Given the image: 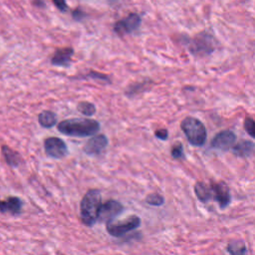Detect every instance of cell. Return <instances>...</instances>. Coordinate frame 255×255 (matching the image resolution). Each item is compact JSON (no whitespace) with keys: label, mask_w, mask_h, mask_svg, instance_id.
Instances as JSON below:
<instances>
[{"label":"cell","mask_w":255,"mask_h":255,"mask_svg":"<svg viewBox=\"0 0 255 255\" xmlns=\"http://www.w3.org/2000/svg\"><path fill=\"white\" fill-rule=\"evenodd\" d=\"M77 110L84 116L87 117H92L96 113V106L94 104H92L90 102H80L77 106Z\"/></svg>","instance_id":"d6986e66"},{"label":"cell","mask_w":255,"mask_h":255,"mask_svg":"<svg viewBox=\"0 0 255 255\" xmlns=\"http://www.w3.org/2000/svg\"><path fill=\"white\" fill-rule=\"evenodd\" d=\"M141 23H142V19H141L140 15H137L136 13H132L128 17L116 23L114 26V30L116 33L120 34V35L129 34L140 27Z\"/></svg>","instance_id":"9c48e42d"},{"label":"cell","mask_w":255,"mask_h":255,"mask_svg":"<svg viewBox=\"0 0 255 255\" xmlns=\"http://www.w3.org/2000/svg\"><path fill=\"white\" fill-rule=\"evenodd\" d=\"M146 201L148 204L153 206H160L165 202V198L163 196L158 194H151L146 197Z\"/></svg>","instance_id":"ffe728a7"},{"label":"cell","mask_w":255,"mask_h":255,"mask_svg":"<svg viewBox=\"0 0 255 255\" xmlns=\"http://www.w3.org/2000/svg\"><path fill=\"white\" fill-rule=\"evenodd\" d=\"M121 1H122V0H109V3L111 5H114V4H117L118 2H121Z\"/></svg>","instance_id":"83f0119b"},{"label":"cell","mask_w":255,"mask_h":255,"mask_svg":"<svg viewBox=\"0 0 255 255\" xmlns=\"http://www.w3.org/2000/svg\"><path fill=\"white\" fill-rule=\"evenodd\" d=\"M44 150L46 155L56 159L63 158L68 155V148L66 143L56 137L46 138L44 141Z\"/></svg>","instance_id":"8992f818"},{"label":"cell","mask_w":255,"mask_h":255,"mask_svg":"<svg viewBox=\"0 0 255 255\" xmlns=\"http://www.w3.org/2000/svg\"><path fill=\"white\" fill-rule=\"evenodd\" d=\"M155 136L159 138L160 141H166L169 137V132L166 129H159L155 132Z\"/></svg>","instance_id":"d4e9b609"},{"label":"cell","mask_w":255,"mask_h":255,"mask_svg":"<svg viewBox=\"0 0 255 255\" xmlns=\"http://www.w3.org/2000/svg\"><path fill=\"white\" fill-rule=\"evenodd\" d=\"M141 225V218L137 216H132L124 221L107 222L108 234L114 237H122L131 231L137 229Z\"/></svg>","instance_id":"5b68a950"},{"label":"cell","mask_w":255,"mask_h":255,"mask_svg":"<svg viewBox=\"0 0 255 255\" xmlns=\"http://www.w3.org/2000/svg\"><path fill=\"white\" fill-rule=\"evenodd\" d=\"M244 130L253 138H255V121L251 118H246L244 121Z\"/></svg>","instance_id":"7402d4cb"},{"label":"cell","mask_w":255,"mask_h":255,"mask_svg":"<svg viewBox=\"0 0 255 255\" xmlns=\"http://www.w3.org/2000/svg\"><path fill=\"white\" fill-rule=\"evenodd\" d=\"M23 205L24 203L20 197L10 196L5 200H0V213L16 216L22 212Z\"/></svg>","instance_id":"7c38bea8"},{"label":"cell","mask_w":255,"mask_h":255,"mask_svg":"<svg viewBox=\"0 0 255 255\" xmlns=\"http://www.w3.org/2000/svg\"><path fill=\"white\" fill-rule=\"evenodd\" d=\"M1 153L6 161V164L9 167L18 168L21 165L22 158H21L20 155L17 152H15L14 150H12L11 148H9L7 146H2Z\"/></svg>","instance_id":"9a60e30c"},{"label":"cell","mask_w":255,"mask_h":255,"mask_svg":"<svg viewBox=\"0 0 255 255\" xmlns=\"http://www.w3.org/2000/svg\"><path fill=\"white\" fill-rule=\"evenodd\" d=\"M210 185L212 189L213 194V199L216 200L221 210H225V208L229 205L231 201V195L228 185L223 181H210Z\"/></svg>","instance_id":"52a82bcc"},{"label":"cell","mask_w":255,"mask_h":255,"mask_svg":"<svg viewBox=\"0 0 255 255\" xmlns=\"http://www.w3.org/2000/svg\"><path fill=\"white\" fill-rule=\"evenodd\" d=\"M229 255H246L247 248L245 243L242 240H235L228 243L226 247Z\"/></svg>","instance_id":"ac0fdd59"},{"label":"cell","mask_w":255,"mask_h":255,"mask_svg":"<svg viewBox=\"0 0 255 255\" xmlns=\"http://www.w3.org/2000/svg\"><path fill=\"white\" fill-rule=\"evenodd\" d=\"M171 154H172V157L176 159H180V158H183L184 157V150H183V146L181 143H177L176 144L172 151H171Z\"/></svg>","instance_id":"44dd1931"},{"label":"cell","mask_w":255,"mask_h":255,"mask_svg":"<svg viewBox=\"0 0 255 255\" xmlns=\"http://www.w3.org/2000/svg\"><path fill=\"white\" fill-rule=\"evenodd\" d=\"M180 128L191 145L202 147L205 144L207 138L206 128L198 119L195 117L184 118L180 124Z\"/></svg>","instance_id":"3957f363"},{"label":"cell","mask_w":255,"mask_h":255,"mask_svg":"<svg viewBox=\"0 0 255 255\" xmlns=\"http://www.w3.org/2000/svg\"><path fill=\"white\" fill-rule=\"evenodd\" d=\"M124 211V206L121 202L117 200H108L105 203H102L99 212V218L103 222H110L113 221L116 217L119 216Z\"/></svg>","instance_id":"ba28073f"},{"label":"cell","mask_w":255,"mask_h":255,"mask_svg":"<svg viewBox=\"0 0 255 255\" xmlns=\"http://www.w3.org/2000/svg\"><path fill=\"white\" fill-rule=\"evenodd\" d=\"M33 4H34L36 7H39V8L45 7L44 0H33Z\"/></svg>","instance_id":"4316f807"},{"label":"cell","mask_w":255,"mask_h":255,"mask_svg":"<svg viewBox=\"0 0 255 255\" xmlns=\"http://www.w3.org/2000/svg\"><path fill=\"white\" fill-rule=\"evenodd\" d=\"M190 51L196 56H206L215 51V40L212 35L202 32L192 39L189 45Z\"/></svg>","instance_id":"277c9868"},{"label":"cell","mask_w":255,"mask_h":255,"mask_svg":"<svg viewBox=\"0 0 255 255\" xmlns=\"http://www.w3.org/2000/svg\"><path fill=\"white\" fill-rule=\"evenodd\" d=\"M72 17L75 21H82L84 18L87 17V14L80 8H76L72 11Z\"/></svg>","instance_id":"cb8c5ba5"},{"label":"cell","mask_w":255,"mask_h":255,"mask_svg":"<svg viewBox=\"0 0 255 255\" xmlns=\"http://www.w3.org/2000/svg\"><path fill=\"white\" fill-rule=\"evenodd\" d=\"M38 122L41 127L45 129H50L56 126L57 116L52 111H43L38 116Z\"/></svg>","instance_id":"2e32d148"},{"label":"cell","mask_w":255,"mask_h":255,"mask_svg":"<svg viewBox=\"0 0 255 255\" xmlns=\"http://www.w3.org/2000/svg\"><path fill=\"white\" fill-rule=\"evenodd\" d=\"M74 55V49L67 47L57 49L51 59L53 66L57 67H69L71 64L72 57Z\"/></svg>","instance_id":"4fadbf2b"},{"label":"cell","mask_w":255,"mask_h":255,"mask_svg":"<svg viewBox=\"0 0 255 255\" xmlns=\"http://www.w3.org/2000/svg\"><path fill=\"white\" fill-rule=\"evenodd\" d=\"M58 131L68 137H87L96 135L100 129V123L93 119L74 118L64 120L57 126Z\"/></svg>","instance_id":"6da1fadb"},{"label":"cell","mask_w":255,"mask_h":255,"mask_svg":"<svg viewBox=\"0 0 255 255\" xmlns=\"http://www.w3.org/2000/svg\"><path fill=\"white\" fill-rule=\"evenodd\" d=\"M87 77L88 78H92V79H94V80H99V81H102V82H105V83H111L110 78L107 75L99 73V72H95V71H91L87 75Z\"/></svg>","instance_id":"603a6c76"},{"label":"cell","mask_w":255,"mask_h":255,"mask_svg":"<svg viewBox=\"0 0 255 255\" xmlns=\"http://www.w3.org/2000/svg\"><path fill=\"white\" fill-rule=\"evenodd\" d=\"M195 193L196 197L202 203H207L213 200V194L210 183H205L203 181H197L195 185Z\"/></svg>","instance_id":"5bb4252c"},{"label":"cell","mask_w":255,"mask_h":255,"mask_svg":"<svg viewBox=\"0 0 255 255\" xmlns=\"http://www.w3.org/2000/svg\"><path fill=\"white\" fill-rule=\"evenodd\" d=\"M255 145L249 141H242L233 147V153L237 157H249L253 153Z\"/></svg>","instance_id":"e0dca14e"},{"label":"cell","mask_w":255,"mask_h":255,"mask_svg":"<svg viewBox=\"0 0 255 255\" xmlns=\"http://www.w3.org/2000/svg\"><path fill=\"white\" fill-rule=\"evenodd\" d=\"M53 3L61 12L68 11V5H67L66 0H53Z\"/></svg>","instance_id":"484cf974"},{"label":"cell","mask_w":255,"mask_h":255,"mask_svg":"<svg viewBox=\"0 0 255 255\" xmlns=\"http://www.w3.org/2000/svg\"><path fill=\"white\" fill-rule=\"evenodd\" d=\"M236 141V136L231 131H222L218 133L212 141L211 146L219 151H228L233 149Z\"/></svg>","instance_id":"30bf717a"},{"label":"cell","mask_w":255,"mask_h":255,"mask_svg":"<svg viewBox=\"0 0 255 255\" xmlns=\"http://www.w3.org/2000/svg\"><path fill=\"white\" fill-rule=\"evenodd\" d=\"M102 196L99 190H90L81 200L80 216L82 222L89 227L94 226L99 218Z\"/></svg>","instance_id":"7a4b0ae2"},{"label":"cell","mask_w":255,"mask_h":255,"mask_svg":"<svg viewBox=\"0 0 255 255\" xmlns=\"http://www.w3.org/2000/svg\"><path fill=\"white\" fill-rule=\"evenodd\" d=\"M109 144L108 137L105 135H97L91 137L84 146V153L88 156L100 155Z\"/></svg>","instance_id":"8fae6325"}]
</instances>
